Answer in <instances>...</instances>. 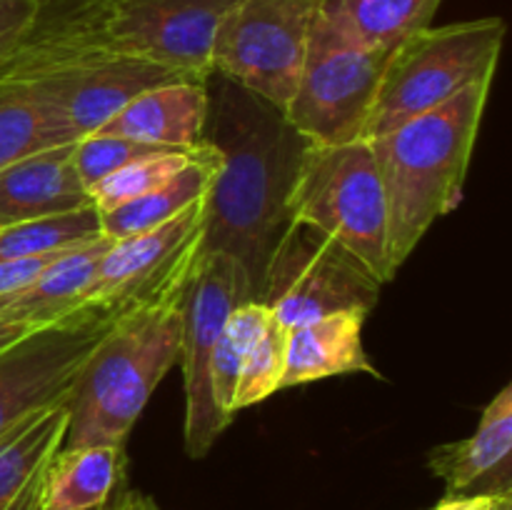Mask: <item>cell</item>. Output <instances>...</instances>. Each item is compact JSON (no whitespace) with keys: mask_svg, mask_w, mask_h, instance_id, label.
<instances>
[{"mask_svg":"<svg viewBox=\"0 0 512 510\" xmlns=\"http://www.w3.org/2000/svg\"><path fill=\"white\" fill-rule=\"evenodd\" d=\"M73 145L40 150L0 168V228L93 203L75 168Z\"/></svg>","mask_w":512,"mask_h":510,"instance_id":"2e32d148","label":"cell"},{"mask_svg":"<svg viewBox=\"0 0 512 510\" xmlns=\"http://www.w3.org/2000/svg\"><path fill=\"white\" fill-rule=\"evenodd\" d=\"M510 510H512V508H510Z\"/></svg>","mask_w":512,"mask_h":510,"instance_id":"d590c367","label":"cell"},{"mask_svg":"<svg viewBox=\"0 0 512 510\" xmlns=\"http://www.w3.org/2000/svg\"><path fill=\"white\" fill-rule=\"evenodd\" d=\"M183 295L128 310L110 323L70 390L60 448L123 445L150 395L180 360Z\"/></svg>","mask_w":512,"mask_h":510,"instance_id":"277c9868","label":"cell"},{"mask_svg":"<svg viewBox=\"0 0 512 510\" xmlns=\"http://www.w3.org/2000/svg\"><path fill=\"white\" fill-rule=\"evenodd\" d=\"M505 30L503 18L488 15L428 25L395 45L370 115L368 140L440 108L468 85L495 78Z\"/></svg>","mask_w":512,"mask_h":510,"instance_id":"8992f818","label":"cell"},{"mask_svg":"<svg viewBox=\"0 0 512 510\" xmlns=\"http://www.w3.org/2000/svg\"><path fill=\"white\" fill-rule=\"evenodd\" d=\"M495 503L498 498L493 495H448L433 510H490Z\"/></svg>","mask_w":512,"mask_h":510,"instance_id":"4dcf8cb0","label":"cell"},{"mask_svg":"<svg viewBox=\"0 0 512 510\" xmlns=\"http://www.w3.org/2000/svg\"><path fill=\"white\" fill-rule=\"evenodd\" d=\"M123 483V445L60 448L45 468L43 510L103 508Z\"/></svg>","mask_w":512,"mask_h":510,"instance_id":"d6986e66","label":"cell"},{"mask_svg":"<svg viewBox=\"0 0 512 510\" xmlns=\"http://www.w3.org/2000/svg\"><path fill=\"white\" fill-rule=\"evenodd\" d=\"M238 303H248L240 270L220 253H203L195 263L183 293V363L185 383V450L190 458H203L223 430L233 423L215 405L210 383V360L215 343Z\"/></svg>","mask_w":512,"mask_h":510,"instance_id":"7c38bea8","label":"cell"},{"mask_svg":"<svg viewBox=\"0 0 512 510\" xmlns=\"http://www.w3.org/2000/svg\"><path fill=\"white\" fill-rule=\"evenodd\" d=\"M68 428L65 403L33 415L20 428L0 440V510H10L15 500L48 468L60 450Z\"/></svg>","mask_w":512,"mask_h":510,"instance_id":"7402d4cb","label":"cell"},{"mask_svg":"<svg viewBox=\"0 0 512 510\" xmlns=\"http://www.w3.org/2000/svg\"><path fill=\"white\" fill-rule=\"evenodd\" d=\"M365 318V313L345 310L290 328L285 335V373L280 390L335 375L365 373L383 378L363 348Z\"/></svg>","mask_w":512,"mask_h":510,"instance_id":"e0dca14e","label":"cell"},{"mask_svg":"<svg viewBox=\"0 0 512 510\" xmlns=\"http://www.w3.org/2000/svg\"><path fill=\"white\" fill-rule=\"evenodd\" d=\"M490 88L493 78L468 85L440 108L370 140L388 203V248L395 270L443 215L458 208Z\"/></svg>","mask_w":512,"mask_h":510,"instance_id":"7a4b0ae2","label":"cell"},{"mask_svg":"<svg viewBox=\"0 0 512 510\" xmlns=\"http://www.w3.org/2000/svg\"><path fill=\"white\" fill-rule=\"evenodd\" d=\"M110 243L113 240L103 235L55 258L28 285L0 298V315L30 328H45L83 310L85 293Z\"/></svg>","mask_w":512,"mask_h":510,"instance_id":"ac0fdd59","label":"cell"},{"mask_svg":"<svg viewBox=\"0 0 512 510\" xmlns=\"http://www.w3.org/2000/svg\"><path fill=\"white\" fill-rule=\"evenodd\" d=\"M205 198L168 223L110 243L93 275L85 308L118 315L183 295L200 258Z\"/></svg>","mask_w":512,"mask_h":510,"instance_id":"8fae6325","label":"cell"},{"mask_svg":"<svg viewBox=\"0 0 512 510\" xmlns=\"http://www.w3.org/2000/svg\"><path fill=\"white\" fill-rule=\"evenodd\" d=\"M165 150L178 148H163V145H148L138 143V140L120 138V135H105V133H90L75 140L73 145V160L78 168L80 178H83L85 188H93L103 178H108L115 170L125 168V165L135 163L148 155L165 153Z\"/></svg>","mask_w":512,"mask_h":510,"instance_id":"83f0119b","label":"cell"},{"mask_svg":"<svg viewBox=\"0 0 512 510\" xmlns=\"http://www.w3.org/2000/svg\"><path fill=\"white\" fill-rule=\"evenodd\" d=\"M290 218L318 228L355 255L380 283L395 278L388 203L370 140L308 143L288 195Z\"/></svg>","mask_w":512,"mask_h":510,"instance_id":"5b68a950","label":"cell"},{"mask_svg":"<svg viewBox=\"0 0 512 510\" xmlns=\"http://www.w3.org/2000/svg\"><path fill=\"white\" fill-rule=\"evenodd\" d=\"M285 335H288V330L270 320L258 343L248 350L243 365H240L238 385H235V413L280 393L285 373Z\"/></svg>","mask_w":512,"mask_h":510,"instance_id":"4316f807","label":"cell"},{"mask_svg":"<svg viewBox=\"0 0 512 510\" xmlns=\"http://www.w3.org/2000/svg\"><path fill=\"white\" fill-rule=\"evenodd\" d=\"M30 330H35V328H30V325H25V323H18V320L3 318V315H0V350L8 348V345H13L15 340H20L23 335H28Z\"/></svg>","mask_w":512,"mask_h":510,"instance_id":"d6a6232c","label":"cell"},{"mask_svg":"<svg viewBox=\"0 0 512 510\" xmlns=\"http://www.w3.org/2000/svg\"><path fill=\"white\" fill-rule=\"evenodd\" d=\"M103 238L100 210L93 203L80 210L45 218L23 220V223L0 228V260L43 258L63 253Z\"/></svg>","mask_w":512,"mask_h":510,"instance_id":"cb8c5ba5","label":"cell"},{"mask_svg":"<svg viewBox=\"0 0 512 510\" xmlns=\"http://www.w3.org/2000/svg\"><path fill=\"white\" fill-rule=\"evenodd\" d=\"M113 320L103 310L83 308L0 350V440L68 400L80 368Z\"/></svg>","mask_w":512,"mask_h":510,"instance_id":"4fadbf2b","label":"cell"},{"mask_svg":"<svg viewBox=\"0 0 512 510\" xmlns=\"http://www.w3.org/2000/svg\"><path fill=\"white\" fill-rule=\"evenodd\" d=\"M205 88V140L218 148L220 168L205 195L200 255L233 260L248 303H260L270 255L293 223L288 195L310 140L278 108L220 75H210Z\"/></svg>","mask_w":512,"mask_h":510,"instance_id":"6da1fadb","label":"cell"},{"mask_svg":"<svg viewBox=\"0 0 512 510\" xmlns=\"http://www.w3.org/2000/svg\"><path fill=\"white\" fill-rule=\"evenodd\" d=\"M208 88L200 80H170L143 90L95 133L120 135L163 148H195L205 143Z\"/></svg>","mask_w":512,"mask_h":510,"instance_id":"9a60e30c","label":"cell"},{"mask_svg":"<svg viewBox=\"0 0 512 510\" xmlns=\"http://www.w3.org/2000/svg\"><path fill=\"white\" fill-rule=\"evenodd\" d=\"M78 130L23 80L0 70V168L40 150L73 145Z\"/></svg>","mask_w":512,"mask_h":510,"instance_id":"44dd1931","label":"cell"},{"mask_svg":"<svg viewBox=\"0 0 512 510\" xmlns=\"http://www.w3.org/2000/svg\"><path fill=\"white\" fill-rule=\"evenodd\" d=\"M273 315L258 300L250 303H238L230 313L228 323H225L223 333H220L218 343H215L213 360H210V383H213V398L215 405L223 410L225 415L235 418L233 400H235V385H238L240 365H243L248 350L258 343L260 335L270 325Z\"/></svg>","mask_w":512,"mask_h":510,"instance_id":"d4e9b609","label":"cell"},{"mask_svg":"<svg viewBox=\"0 0 512 510\" xmlns=\"http://www.w3.org/2000/svg\"><path fill=\"white\" fill-rule=\"evenodd\" d=\"M68 253V250H63ZM63 253L55 255H43V258H20V260H0V298L3 295L15 293L23 285H28L45 265L53 263L55 258H60Z\"/></svg>","mask_w":512,"mask_h":510,"instance_id":"f546056e","label":"cell"},{"mask_svg":"<svg viewBox=\"0 0 512 510\" xmlns=\"http://www.w3.org/2000/svg\"><path fill=\"white\" fill-rule=\"evenodd\" d=\"M238 0H40L20 45L43 53H95L210 78L220 20Z\"/></svg>","mask_w":512,"mask_h":510,"instance_id":"3957f363","label":"cell"},{"mask_svg":"<svg viewBox=\"0 0 512 510\" xmlns=\"http://www.w3.org/2000/svg\"><path fill=\"white\" fill-rule=\"evenodd\" d=\"M390 53L355 38L323 0L285 120L310 143L368 140Z\"/></svg>","mask_w":512,"mask_h":510,"instance_id":"52a82bcc","label":"cell"},{"mask_svg":"<svg viewBox=\"0 0 512 510\" xmlns=\"http://www.w3.org/2000/svg\"><path fill=\"white\" fill-rule=\"evenodd\" d=\"M43 103L58 110L78 135L103 128L128 100L170 80H190L163 65L95 53H43L23 45L0 63Z\"/></svg>","mask_w":512,"mask_h":510,"instance_id":"30bf717a","label":"cell"},{"mask_svg":"<svg viewBox=\"0 0 512 510\" xmlns=\"http://www.w3.org/2000/svg\"><path fill=\"white\" fill-rule=\"evenodd\" d=\"M40 0H0V63L20 45L28 33Z\"/></svg>","mask_w":512,"mask_h":510,"instance_id":"f1b7e54d","label":"cell"},{"mask_svg":"<svg viewBox=\"0 0 512 510\" xmlns=\"http://www.w3.org/2000/svg\"><path fill=\"white\" fill-rule=\"evenodd\" d=\"M218 168V148L205 140L195 150L193 160L178 175H173L168 183L158 185L155 190L140 195V198L128 200V203L103 210L100 213L103 235L110 240H120L168 223L175 215H180L185 208H190V205L198 203V200H203L208 195V188L213 183Z\"/></svg>","mask_w":512,"mask_h":510,"instance_id":"ffe728a7","label":"cell"},{"mask_svg":"<svg viewBox=\"0 0 512 510\" xmlns=\"http://www.w3.org/2000/svg\"><path fill=\"white\" fill-rule=\"evenodd\" d=\"M108 503H110V500H108ZM108 503H105V505H103V508H93V510H108Z\"/></svg>","mask_w":512,"mask_h":510,"instance_id":"e575fe53","label":"cell"},{"mask_svg":"<svg viewBox=\"0 0 512 510\" xmlns=\"http://www.w3.org/2000/svg\"><path fill=\"white\" fill-rule=\"evenodd\" d=\"M198 148L200 145H195V148L165 150V153H155L148 155V158L135 160V163L125 165V168L115 170L108 178L95 183L90 188V200L103 213V210L115 208V205H123L128 200L140 198V195L150 193L158 185L168 183L173 175H178L193 160Z\"/></svg>","mask_w":512,"mask_h":510,"instance_id":"484cf974","label":"cell"},{"mask_svg":"<svg viewBox=\"0 0 512 510\" xmlns=\"http://www.w3.org/2000/svg\"><path fill=\"white\" fill-rule=\"evenodd\" d=\"M320 5L323 0H238L215 30L210 70L285 113Z\"/></svg>","mask_w":512,"mask_h":510,"instance_id":"ba28073f","label":"cell"},{"mask_svg":"<svg viewBox=\"0 0 512 510\" xmlns=\"http://www.w3.org/2000/svg\"><path fill=\"white\" fill-rule=\"evenodd\" d=\"M108 510H155L153 500L145 498L143 493H135V490H125V483L115 490V495L110 498Z\"/></svg>","mask_w":512,"mask_h":510,"instance_id":"1f68e13d","label":"cell"},{"mask_svg":"<svg viewBox=\"0 0 512 510\" xmlns=\"http://www.w3.org/2000/svg\"><path fill=\"white\" fill-rule=\"evenodd\" d=\"M380 290L383 283L350 250L293 220L270 255L260 303L290 330L345 310L368 315Z\"/></svg>","mask_w":512,"mask_h":510,"instance_id":"9c48e42d","label":"cell"},{"mask_svg":"<svg viewBox=\"0 0 512 510\" xmlns=\"http://www.w3.org/2000/svg\"><path fill=\"white\" fill-rule=\"evenodd\" d=\"M512 388L505 385L483 410L473 435L438 445L428 453V468L448 495H512Z\"/></svg>","mask_w":512,"mask_h":510,"instance_id":"5bb4252c","label":"cell"},{"mask_svg":"<svg viewBox=\"0 0 512 510\" xmlns=\"http://www.w3.org/2000/svg\"><path fill=\"white\" fill-rule=\"evenodd\" d=\"M340 23L373 48L393 50L418 30L433 25L443 0H325Z\"/></svg>","mask_w":512,"mask_h":510,"instance_id":"603a6c76","label":"cell"},{"mask_svg":"<svg viewBox=\"0 0 512 510\" xmlns=\"http://www.w3.org/2000/svg\"><path fill=\"white\" fill-rule=\"evenodd\" d=\"M512 508V495H505V498H498V503L490 510H510Z\"/></svg>","mask_w":512,"mask_h":510,"instance_id":"836d02e7","label":"cell"}]
</instances>
